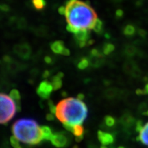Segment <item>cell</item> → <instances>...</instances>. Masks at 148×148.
<instances>
[{"label":"cell","instance_id":"6da1fadb","mask_svg":"<svg viewBox=\"0 0 148 148\" xmlns=\"http://www.w3.org/2000/svg\"><path fill=\"white\" fill-rule=\"evenodd\" d=\"M58 11L65 16L67 30L74 34L95 30L101 21L91 5L82 0H68L65 5L59 8Z\"/></svg>","mask_w":148,"mask_h":148},{"label":"cell","instance_id":"7a4b0ae2","mask_svg":"<svg viewBox=\"0 0 148 148\" xmlns=\"http://www.w3.org/2000/svg\"><path fill=\"white\" fill-rule=\"evenodd\" d=\"M88 109L82 100L68 97L59 101L56 106V116L63 124L82 125L86 119Z\"/></svg>","mask_w":148,"mask_h":148},{"label":"cell","instance_id":"3957f363","mask_svg":"<svg viewBox=\"0 0 148 148\" xmlns=\"http://www.w3.org/2000/svg\"><path fill=\"white\" fill-rule=\"evenodd\" d=\"M14 136L22 143L36 145L43 140L41 127L32 119H18L12 127Z\"/></svg>","mask_w":148,"mask_h":148},{"label":"cell","instance_id":"277c9868","mask_svg":"<svg viewBox=\"0 0 148 148\" xmlns=\"http://www.w3.org/2000/svg\"><path fill=\"white\" fill-rule=\"evenodd\" d=\"M16 102L10 96L0 93V124H5L15 115Z\"/></svg>","mask_w":148,"mask_h":148},{"label":"cell","instance_id":"5b68a950","mask_svg":"<svg viewBox=\"0 0 148 148\" xmlns=\"http://www.w3.org/2000/svg\"><path fill=\"white\" fill-rule=\"evenodd\" d=\"M53 90V88L51 82L48 81H43L37 88L36 92L42 99H48Z\"/></svg>","mask_w":148,"mask_h":148},{"label":"cell","instance_id":"8992f818","mask_svg":"<svg viewBox=\"0 0 148 148\" xmlns=\"http://www.w3.org/2000/svg\"><path fill=\"white\" fill-rule=\"evenodd\" d=\"M51 142L56 147L63 148L68 143L67 138L62 133H55L51 138Z\"/></svg>","mask_w":148,"mask_h":148},{"label":"cell","instance_id":"52a82bcc","mask_svg":"<svg viewBox=\"0 0 148 148\" xmlns=\"http://www.w3.org/2000/svg\"><path fill=\"white\" fill-rule=\"evenodd\" d=\"M138 140L141 143L148 147V122L143 125H138Z\"/></svg>","mask_w":148,"mask_h":148},{"label":"cell","instance_id":"ba28073f","mask_svg":"<svg viewBox=\"0 0 148 148\" xmlns=\"http://www.w3.org/2000/svg\"><path fill=\"white\" fill-rule=\"evenodd\" d=\"M14 52L21 58L27 59L31 54V48L27 44L17 45L14 48Z\"/></svg>","mask_w":148,"mask_h":148},{"label":"cell","instance_id":"9c48e42d","mask_svg":"<svg viewBox=\"0 0 148 148\" xmlns=\"http://www.w3.org/2000/svg\"><path fill=\"white\" fill-rule=\"evenodd\" d=\"M50 47L51 50L57 54H62L64 56L69 55V50L67 48H66L64 42L60 41V40L53 42Z\"/></svg>","mask_w":148,"mask_h":148},{"label":"cell","instance_id":"30bf717a","mask_svg":"<svg viewBox=\"0 0 148 148\" xmlns=\"http://www.w3.org/2000/svg\"><path fill=\"white\" fill-rule=\"evenodd\" d=\"M98 139L101 142L103 145H108L114 142V137L110 133L98 131L97 132Z\"/></svg>","mask_w":148,"mask_h":148},{"label":"cell","instance_id":"8fae6325","mask_svg":"<svg viewBox=\"0 0 148 148\" xmlns=\"http://www.w3.org/2000/svg\"><path fill=\"white\" fill-rule=\"evenodd\" d=\"M72 133L75 135L76 141L79 142L82 140L83 134H84V127L82 125H75L73 126Z\"/></svg>","mask_w":148,"mask_h":148},{"label":"cell","instance_id":"7c38bea8","mask_svg":"<svg viewBox=\"0 0 148 148\" xmlns=\"http://www.w3.org/2000/svg\"><path fill=\"white\" fill-rule=\"evenodd\" d=\"M62 73H58L54 76L51 79V84H52L53 90H58L62 86Z\"/></svg>","mask_w":148,"mask_h":148},{"label":"cell","instance_id":"4fadbf2b","mask_svg":"<svg viewBox=\"0 0 148 148\" xmlns=\"http://www.w3.org/2000/svg\"><path fill=\"white\" fill-rule=\"evenodd\" d=\"M42 137H43V140H50L51 137L53 136L52 131H51V128L48 126H42Z\"/></svg>","mask_w":148,"mask_h":148},{"label":"cell","instance_id":"5bb4252c","mask_svg":"<svg viewBox=\"0 0 148 148\" xmlns=\"http://www.w3.org/2000/svg\"><path fill=\"white\" fill-rule=\"evenodd\" d=\"M32 5L37 10H42L46 5L45 0H32Z\"/></svg>","mask_w":148,"mask_h":148},{"label":"cell","instance_id":"9a60e30c","mask_svg":"<svg viewBox=\"0 0 148 148\" xmlns=\"http://www.w3.org/2000/svg\"><path fill=\"white\" fill-rule=\"evenodd\" d=\"M10 96L12 98V99L15 101L16 103H17L18 110H19V101H20V99H21V96H20L19 92L16 89L12 90L10 93Z\"/></svg>","mask_w":148,"mask_h":148},{"label":"cell","instance_id":"2e32d148","mask_svg":"<svg viewBox=\"0 0 148 148\" xmlns=\"http://www.w3.org/2000/svg\"><path fill=\"white\" fill-rule=\"evenodd\" d=\"M123 33L126 36H132L135 33V28L132 25H127L123 29Z\"/></svg>","mask_w":148,"mask_h":148},{"label":"cell","instance_id":"e0dca14e","mask_svg":"<svg viewBox=\"0 0 148 148\" xmlns=\"http://www.w3.org/2000/svg\"><path fill=\"white\" fill-rule=\"evenodd\" d=\"M88 64H89V61H88V59L82 58V60H81L79 62L77 66H78L79 69H84L88 66Z\"/></svg>","mask_w":148,"mask_h":148},{"label":"cell","instance_id":"ac0fdd59","mask_svg":"<svg viewBox=\"0 0 148 148\" xmlns=\"http://www.w3.org/2000/svg\"><path fill=\"white\" fill-rule=\"evenodd\" d=\"M10 140L11 145H12L14 148H22L21 146L20 145L19 143H18V140L15 137V136H11Z\"/></svg>","mask_w":148,"mask_h":148},{"label":"cell","instance_id":"d6986e66","mask_svg":"<svg viewBox=\"0 0 148 148\" xmlns=\"http://www.w3.org/2000/svg\"><path fill=\"white\" fill-rule=\"evenodd\" d=\"M105 123L108 126H112L115 123V120L112 116H106L105 117Z\"/></svg>","mask_w":148,"mask_h":148},{"label":"cell","instance_id":"ffe728a7","mask_svg":"<svg viewBox=\"0 0 148 148\" xmlns=\"http://www.w3.org/2000/svg\"><path fill=\"white\" fill-rule=\"evenodd\" d=\"M114 49V46L111 44H107L103 47V52L106 54H108Z\"/></svg>","mask_w":148,"mask_h":148},{"label":"cell","instance_id":"44dd1931","mask_svg":"<svg viewBox=\"0 0 148 148\" xmlns=\"http://www.w3.org/2000/svg\"><path fill=\"white\" fill-rule=\"evenodd\" d=\"M49 110L51 111V114H56V106H55V105L53 104V102L51 101H49Z\"/></svg>","mask_w":148,"mask_h":148},{"label":"cell","instance_id":"7402d4cb","mask_svg":"<svg viewBox=\"0 0 148 148\" xmlns=\"http://www.w3.org/2000/svg\"><path fill=\"white\" fill-rule=\"evenodd\" d=\"M46 118H47V119L49 120V121H52V120L54 119V115H53V114H47Z\"/></svg>","mask_w":148,"mask_h":148},{"label":"cell","instance_id":"603a6c76","mask_svg":"<svg viewBox=\"0 0 148 148\" xmlns=\"http://www.w3.org/2000/svg\"><path fill=\"white\" fill-rule=\"evenodd\" d=\"M145 91L148 93V84H147V86H145Z\"/></svg>","mask_w":148,"mask_h":148},{"label":"cell","instance_id":"cb8c5ba5","mask_svg":"<svg viewBox=\"0 0 148 148\" xmlns=\"http://www.w3.org/2000/svg\"><path fill=\"white\" fill-rule=\"evenodd\" d=\"M101 148H108V147H106V145H102L101 146Z\"/></svg>","mask_w":148,"mask_h":148},{"label":"cell","instance_id":"d4e9b609","mask_svg":"<svg viewBox=\"0 0 148 148\" xmlns=\"http://www.w3.org/2000/svg\"><path fill=\"white\" fill-rule=\"evenodd\" d=\"M119 148H125V147H119Z\"/></svg>","mask_w":148,"mask_h":148}]
</instances>
